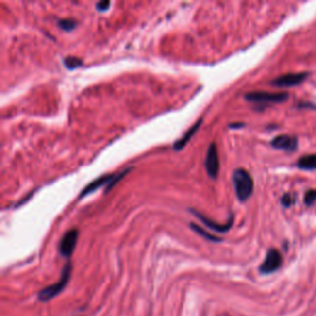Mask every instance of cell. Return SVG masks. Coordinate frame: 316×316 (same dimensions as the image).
<instances>
[{"instance_id": "6da1fadb", "label": "cell", "mask_w": 316, "mask_h": 316, "mask_svg": "<svg viewBox=\"0 0 316 316\" xmlns=\"http://www.w3.org/2000/svg\"><path fill=\"white\" fill-rule=\"evenodd\" d=\"M233 184L236 197L240 201H246L253 193V179L243 168H237L233 173Z\"/></svg>"}, {"instance_id": "7a4b0ae2", "label": "cell", "mask_w": 316, "mask_h": 316, "mask_svg": "<svg viewBox=\"0 0 316 316\" xmlns=\"http://www.w3.org/2000/svg\"><path fill=\"white\" fill-rule=\"evenodd\" d=\"M70 276H72V263L67 262L63 267L62 273H61V278L60 281L57 282L56 284H52V285L46 286L44 289L38 293V300L42 301V303H47L51 299H53L54 297L60 294L66 286H67L68 282H69Z\"/></svg>"}, {"instance_id": "3957f363", "label": "cell", "mask_w": 316, "mask_h": 316, "mask_svg": "<svg viewBox=\"0 0 316 316\" xmlns=\"http://www.w3.org/2000/svg\"><path fill=\"white\" fill-rule=\"evenodd\" d=\"M289 98V94L285 92L268 93V92H251L245 94V99L252 103L270 104V103H283Z\"/></svg>"}, {"instance_id": "277c9868", "label": "cell", "mask_w": 316, "mask_h": 316, "mask_svg": "<svg viewBox=\"0 0 316 316\" xmlns=\"http://www.w3.org/2000/svg\"><path fill=\"white\" fill-rule=\"evenodd\" d=\"M205 169L211 179H216L220 172V158L215 143H210L205 156Z\"/></svg>"}, {"instance_id": "5b68a950", "label": "cell", "mask_w": 316, "mask_h": 316, "mask_svg": "<svg viewBox=\"0 0 316 316\" xmlns=\"http://www.w3.org/2000/svg\"><path fill=\"white\" fill-rule=\"evenodd\" d=\"M77 241H78V230L70 229L67 233L62 236L58 245V251H60L61 256L63 257H70L74 252L77 246Z\"/></svg>"}, {"instance_id": "8992f818", "label": "cell", "mask_w": 316, "mask_h": 316, "mask_svg": "<svg viewBox=\"0 0 316 316\" xmlns=\"http://www.w3.org/2000/svg\"><path fill=\"white\" fill-rule=\"evenodd\" d=\"M282 266V254L278 249H270L267 252L265 261L260 266V272L262 274H269V273L276 272Z\"/></svg>"}, {"instance_id": "52a82bcc", "label": "cell", "mask_w": 316, "mask_h": 316, "mask_svg": "<svg viewBox=\"0 0 316 316\" xmlns=\"http://www.w3.org/2000/svg\"><path fill=\"white\" fill-rule=\"evenodd\" d=\"M306 77H308V73H288L273 79L272 84L278 88L295 87V85H299V84L303 83Z\"/></svg>"}, {"instance_id": "ba28073f", "label": "cell", "mask_w": 316, "mask_h": 316, "mask_svg": "<svg viewBox=\"0 0 316 316\" xmlns=\"http://www.w3.org/2000/svg\"><path fill=\"white\" fill-rule=\"evenodd\" d=\"M190 211H192V213L194 214L195 216L199 217L200 221L203 222V224L206 226V229L215 230V231H217V233H226V231H229L230 227L233 226V215L230 216L229 222H225V224H219V222H215V221H213V220L208 219V217H206L205 215L200 214L199 211L194 210V209H192Z\"/></svg>"}, {"instance_id": "9c48e42d", "label": "cell", "mask_w": 316, "mask_h": 316, "mask_svg": "<svg viewBox=\"0 0 316 316\" xmlns=\"http://www.w3.org/2000/svg\"><path fill=\"white\" fill-rule=\"evenodd\" d=\"M274 149L278 150H283V151H288V152H293L297 150L298 147V138L294 137V136H289V135H281L277 136L272 140L270 142Z\"/></svg>"}, {"instance_id": "30bf717a", "label": "cell", "mask_w": 316, "mask_h": 316, "mask_svg": "<svg viewBox=\"0 0 316 316\" xmlns=\"http://www.w3.org/2000/svg\"><path fill=\"white\" fill-rule=\"evenodd\" d=\"M114 177H115V174H106V176H101V177H99V178L94 179V181H93L90 184H88V185L83 189V192L79 194V199L84 198L85 195L90 194V193L95 192V190L99 189V188H101V186H104V185L108 186L109 184L111 183V181L114 179Z\"/></svg>"}, {"instance_id": "8fae6325", "label": "cell", "mask_w": 316, "mask_h": 316, "mask_svg": "<svg viewBox=\"0 0 316 316\" xmlns=\"http://www.w3.org/2000/svg\"><path fill=\"white\" fill-rule=\"evenodd\" d=\"M201 122H203V120H201V119H200L199 121L195 122V124L193 125V126L190 127V129H188V131H186V133H184V135L182 136V137L179 138L178 141H176V142H174V145H173L174 151H181V150H183L184 147H185L186 143L189 142V140L193 137V135H194V133L198 131V129L200 127Z\"/></svg>"}, {"instance_id": "7c38bea8", "label": "cell", "mask_w": 316, "mask_h": 316, "mask_svg": "<svg viewBox=\"0 0 316 316\" xmlns=\"http://www.w3.org/2000/svg\"><path fill=\"white\" fill-rule=\"evenodd\" d=\"M298 168L305 170L316 169V154H309V156L301 157L297 162Z\"/></svg>"}, {"instance_id": "4fadbf2b", "label": "cell", "mask_w": 316, "mask_h": 316, "mask_svg": "<svg viewBox=\"0 0 316 316\" xmlns=\"http://www.w3.org/2000/svg\"><path fill=\"white\" fill-rule=\"evenodd\" d=\"M190 227H192L193 231H195V233H197L198 235L203 236V237L205 238V240L213 241V242H220V241H221V238L215 237V236L211 235L210 233H208V231H206V230L204 229V227H200L199 225L194 224V222H190Z\"/></svg>"}, {"instance_id": "5bb4252c", "label": "cell", "mask_w": 316, "mask_h": 316, "mask_svg": "<svg viewBox=\"0 0 316 316\" xmlns=\"http://www.w3.org/2000/svg\"><path fill=\"white\" fill-rule=\"evenodd\" d=\"M63 65H65V67L67 68V69H74V68L83 65V62H82V60L81 58H78V57L69 56V57H65Z\"/></svg>"}, {"instance_id": "9a60e30c", "label": "cell", "mask_w": 316, "mask_h": 316, "mask_svg": "<svg viewBox=\"0 0 316 316\" xmlns=\"http://www.w3.org/2000/svg\"><path fill=\"white\" fill-rule=\"evenodd\" d=\"M58 26L62 29V30L65 31H72L74 29V27L77 26V21L73 19H62V20H58Z\"/></svg>"}, {"instance_id": "2e32d148", "label": "cell", "mask_w": 316, "mask_h": 316, "mask_svg": "<svg viewBox=\"0 0 316 316\" xmlns=\"http://www.w3.org/2000/svg\"><path fill=\"white\" fill-rule=\"evenodd\" d=\"M304 200H305L306 205H311V204L315 203L316 201V190H314V189L308 190V192L305 193Z\"/></svg>"}, {"instance_id": "e0dca14e", "label": "cell", "mask_w": 316, "mask_h": 316, "mask_svg": "<svg viewBox=\"0 0 316 316\" xmlns=\"http://www.w3.org/2000/svg\"><path fill=\"white\" fill-rule=\"evenodd\" d=\"M294 197L292 194H284L281 199V203L285 208H289V206H292V204H294Z\"/></svg>"}, {"instance_id": "ac0fdd59", "label": "cell", "mask_w": 316, "mask_h": 316, "mask_svg": "<svg viewBox=\"0 0 316 316\" xmlns=\"http://www.w3.org/2000/svg\"><path fill=\"white\" fill-rule=\"evenodd\" d=\"M95 6H97L98 10L104 11V10H106L109 6H110V3H109V1H101V3H98Z\"/></svg>"}, {"instance_id": "d6986e66", "label": "cell", "mask_w": 316, "mask_h": 316, "mask_svg": "<svg viewBox=\"0 0 316 316\" xmlns=\"http://www.w3.org/2000/svg\"><path fill=\"white\" fill-rule=\"evenodd\" d=\"M243 125L245 124H242V122H241V124H231L230 125V127H241V126H243Z\"/></svg>"}]
</instances>
